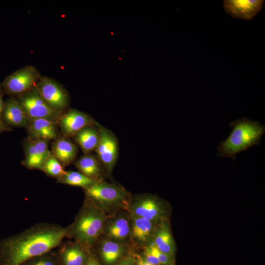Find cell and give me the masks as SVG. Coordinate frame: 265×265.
<instances>
[{"label":"cell","instance_id":"cell-1","mask_svg":"<svg viewBox=\"0 0 265 265\" xmlns=\"http://www.w3.org/2000/svg\"><path fill=\"white\" fill-rule=\"evenodd\" d=\"M60 225L41 223L0 241V265H22L28 260L58 247L66 237Z\"/></svg>","mask_w":265,"mask_h":265},{"label":"cell","instance_id":"cell-2","mask_svg":"<svg viewBox=\"0 0 265 265\" xmlns=\"http://www.w3.org/2000/svg\"><path fill=\"white\" fill-rule=\"evenodd\" d=\"M232 131L217 147L218 156L235 160L238 153L251 147L258 145L265 132V126L258 121L245 117L232 121L229 124Z\"/></svg>","mask_w":265,"mask_h":265},{"label":"cell","instance_id":"cell-3","mask_svg":"<svg viewBox=\"0 0 265 265\" xmlns=\"http://www.w3.org/2000/svg\"><path fill=\"white\" fill-rule=\"evenodd\" d=\"M106 216L101 208L92 202L86 203L75 221L67 227L66 237L89 249L103 231Z\"/></svg>","mask_w":265,"mask_h":265},{"label":"cell","instance_id":"cell-4","mask_svg":"<svg viewBox=\"0 0 265 265\" xmlns=\"http://www.w3.org/2000/svg\"><path fill=\"white\" fill-rule=\"evenodd\" d=\"M40 78L37 70L32 66H25L8 76L1 84L3 93L21 95L29 91Z\"/></svg>","mask_w":265,"mask_h":265},{"label":"cell","instance_id":"cell-5","mask_svg":"<svg viewBox=\"0 0 265 265\" xmlns=\"http://www.w3.org/2000/svg\"><path fill=\"white\" fill-rule=\"evenodd\" d=\"M88 199L93 203L102 206H115L124 202L126 192L116 185L97 181L85 188Z\"/></svg>","mask_w":265,"mask_h":265},{"label":"cell","instance_id":"cell-6","mask_svg":"<svg viewBox=\"0 0 265 265\" xmlns=\"http://www.w3.org/2000/svg\"><path fill=\"white\" fill-rule=\"evenodd\" d=\"M97 125L100 139L95 151L105 168L108 172H110L118 156V141L113 132L98 124Z\"/></svg>","mask_w":265,"mask_h":265},{"label":"cell","instance_id":"cell-7","mask_svg":"<svg viewBox=\"0 0 265 265\" xmlns=\"http://www.w3.org/2000/svg\"><path fill=\"white\" fill-rule=\"evenodd\" d=\"M35 88L46 103L53 110L59 112L67 106L68 98L66 92L52 79L40 77Z\"/></svg>","mask_w":265,"mask_h":265},{"label":"cell","instance_id":"cell-8","mask_svg":"<svg viewBox=\"0 0 265 265\" xmlns=\"http://www.w3.org/2000/svg\"><path fill=\"white\" fill-rule=\"evenodd\" d=\"M18 101L27 116L31 120L48 118L53 120L58 116V112L46 103L35 88L24 94Z\"/></svg>","mask_w":265,"mask_h":265},{"label":"cell","instance_id":"cell-9","mask_svg":"<svg viewBox=\"0 0 265 265\" xmlns=\"http://www.w3.org/2000/svg\"><path fill=\"white\" fill-rule=\"evenodd\" d=\"M264 3L262 0H225L223 7L232 17L249 21L261 11Z\"/></svg>","mask_w":265,"mask_h":265},{"label":"cell","instance_id":"cell-10","mask_svg":"<svg viewBox=\"0 0 265 265\" xmlns=\"http://www.w3.org/2000/svg\"><path fill=\"white\" fill-rule=\"evenodd\" d=\"M60 265H84L89 255V248L80 243H61L56 251Z\"/></svg>","mask_w":265,"mask_h":265},{"label":"cell","instance_id":"cell-11","mask_svg":"<svg viewBox=\"0 0 265 265\" xmlns=\"http://www.w3.org/2000/svg\"><path fill=\"white\" fill-rule=\"evenodd\" d=\"M130 211L132 217H142L152 222L157 221L162 216L163 211L159 202L151 197H142L132 205Z\"/></svg>","mask_w":265,"mask_h":265},{"label":"cell","instance_id":"cell-12","mask_svg":"<svg viewBox=\"0 0 265 265\" xmlns=\"http://www.w3.org/2000/svg\"><path fill=\"white\" fill-rule=\"evenodd\" d=\"M48 140L35 139L27 143L25 165L28 168L40 169L51 155L48 148Z\"/></svg>","mask_w":265,"mask_h":265},{"label":"cell","instance_id":"cell-13","mask_svg":"<svg viewBox=\"0 0 265 265\" xmlns=\"http://www.w3.org/2000/svg\"><path fill=\"white\" fill-rule=\"evenodd\" d=\"M93 123L86 114L71 109L64 114L60 119V125L63 133L67 135H76L82 129L91 126Z\"/></svg>","mask_w":265,"mask_h":265},{"label":"cell","instance_id":"cell-14","mask_svg":"<svg viewBox=\"0 0 265 265\" xmlns=\"http://www.w3.org/2000/svg\"><path fill=\"white\" fill-rule=\"evenodd\" d=\"M18 101L10 98L4 102L2 120L7 126L24 127L29 120Z\"/></svg>","mask_w":265,"mask_h":265},{"label":"cell","instance_id":"cell-15","mask_svg":"<svg viewBox=\"0 0 265 265\" xmlns=\"http://www.w3.org/2000/svg\"><path fill=\"white\" fill-rule=\"evenodd\" d=\"M153 242L159 251L174 258V242L167 222L160 223L155 232Z\"/></svg>","mask_w":265,"mask_h":265},{"label":"cell","instance_id":"cell-16","mask_svg":"<svg viewBox=\"0 0 265 265\" xmlns=\"http://www.w3.org/2000/svg\"><path fill=\"white\" fill-rule=\"evenodd\" d=\"M28 131L35 139L48 140L56 137L54 122L48 118L31 120Z\"/></svg>","mask_w":265,"mask_h":265},{"label":"cell","instance_id":"cell-17","mask_svg":"<svg viewBox=\"0 0 265 265\" xmlns=\"http://www.w3.org/2000/svg\"><path fill=\"white\" fill-rule=\"evenodd\" d=\"M76 140L85 153L95 150L98 144L100 134L99 129L92 126L82 129L76 135Z\"/></svg>","mask_w":265,"mask_h":265},{"label":"cell","instance_id":"cell-18","mask_svg":"<svg viewBox=\"0 0 265 265\" xmlns=\"http://www.w3.org/2000/svg\"><path fill=\"white\" fill-rule=\"evenodd\" d=\"M53 148L55 158L66 164L70 163L75 159L77 154L76 146L64 138L56 141Z\"/></svg>","mask_w":265,"mask_h":265},{"label":"cell","instance_id":"cell-19","mask_svg":"<svg viewBox=\"0 0 265 265\" xmlns=\"http://www.w3.org/2000/svg\"><path fill=\"white\" fill-rule=\"evenodd\" d=\"M124 246L114 241L103 240L100 245V254L103 261L107 265L115 263L123 254Z\"/></svg>","mask_w":265,"mask_h":265},{"label":"cell","instance_id":"cell-20","mask_svg":"<svg viewBox=\"0 0 265 265\" xmlns=\"http://www.w3.org/2000/svg\"><path fill=\"white\" fill-rule=\"evenodd\" d=\"M132 218L131 232L133 237L139 242H146L152 232L153 222L142 217Z\"/></svg>","mask_w":265,"mask_h":265},{"label":"cell","instance_id":"cell-21","mask_svg":"<svg viewBox=\"0 0 265 265\" xmlns=\"http://www.w3.org/2000/svg\"><path fill=\"white\" fill-rule=\"evenodd\" d=\"M78 168L87 177L97 180L100 176L101 170L97 159L91 155L80 157L76 163Z\"/></svg>","mask_w":265,"mask_h":265},{"label":"cell","instance_id":"cell-22","mask_svg":"<svg viewBox=\"0 0 265 265\" xmlns=\"http://www.w3.org/2000/svg\"><path fill=\"white\" fill-rule=\"evenodd\" d=\"M131 232V227L128 219L123 216L115 218L106 228L107 235L116 240H123Z\"/></svg>","mask_w":265,"mask_h":265},{"label":"cell","instance_id":"cell-23","mask_svg":"<svg viewBox=\"0 0 265 265\" xmlns=\"http://www.w3.org/2000/svg\"><path fill=\"white\" fill-rule=\"evenodd\" d=\"M57 179L61 183L84 188L88 187L98 181L87 177L82 173L73 171H66L62 176Z\"/></svg>","mask_w":265,"mask_h":265},{"label":"cell","instance_id":"cell-24","mask_svg":"<svg viewBox=\"0 0 265 265\" xmlns=\"http://www.w3.org/2000/svg\"><path fill=\"white\" fill-rule=\"evenodd\" d=\"M22 265H60L56 251L51 250L33 257Z\"/></svg>","mask_w":265,"mask_h":265},{"label":"cell","instance_id":"cell-25","mask_svg":"<svg viewBox=\"0 0 265 265\" xmlns=\"http://www.w3.org/2000/svg\"><path fill=\"white\" fill-rule=\"evenodd\" d=\"M47 175L58 179L62 176L66 171L56 158L50 155L46 160L42 169Z\"/></svg>","mask_w":265,"mask_h":265},{"label":"cell","instance_id":"cell-26","mask_svg":"<svg viewBox=\"0 0 265 265\" xmlns=\"http://www.w3.org/2000/svg\"><path fill=\"white\" fill-rule=\"evenodd\" d=\"M149 250L157 257L161 265H174V259L159 251L153 242L147 246Z\"/></svg>","mask_w":265,"mask_h":265},{"label":"cell","instance_id":"cell-27","mask_svg":"<svg viewBox=\"0 0 265 265\" xmlns=\"http://www.w3.org/2000/svg\"><path fill=\"white\" fill-rule=\"evenodd\" d=\"M3 91L0 84V133L6 131H11L10 128L5 125L2 120V112L4 106V101L3 100Z\"/></svg>","mask_w":265,"mask_h":265},{"label":"cell","instance_id":"cell-28","mask_svg":"<svg viewBox=\"0 0 265 265\" xmlns=\"http://www.w3.org/2000/svg\"><path fill=\"white\" fill-rule=\"evenodd\" d=\"M145 262L153 265H160L156 256H155L147 247L144 251V260Z\"/></svg>","mask_w":265,"mask_h":265},{"label":"cell","instance_id":"cell-29","mask_svg":"<svg viewBox=\"0 0 265 265\" xmlns=\"http://www.w3.org/2000/svg\"><path fill=\"white\" fill-rule=\"evenodd\" d=\"M84 265H100L96 258L89 252L87 260Z\"/></svg>","mask_w":265,"mask_h":265},{"label":"cell","instance_id":"cell-30","mask_svg":"<svg viewBox=\"0 0 265 265\" xmlns=\"http://www.w3.org/2000/svg\"><path fill=\"white\" fill-rule=\"evenodd\" d=\"M134 263V259L131 256H128L123 259L117 265H132Z\"/></svg>","mask_w":265,"mask_h":265},{"label":"cell","instance_id":"cell-31","mask_svg":"<svg viewBox=\"0 0 265 265\" xmlns=\"http://www.w3.org/2000/svg\"><path fill=\"white\" fill-rule=\"evenodd\" d=\"M132 265H141L140 260H139L137 263H134Z\"/></svg>","mask_w":265,"mask_h":265}]
</instances>
